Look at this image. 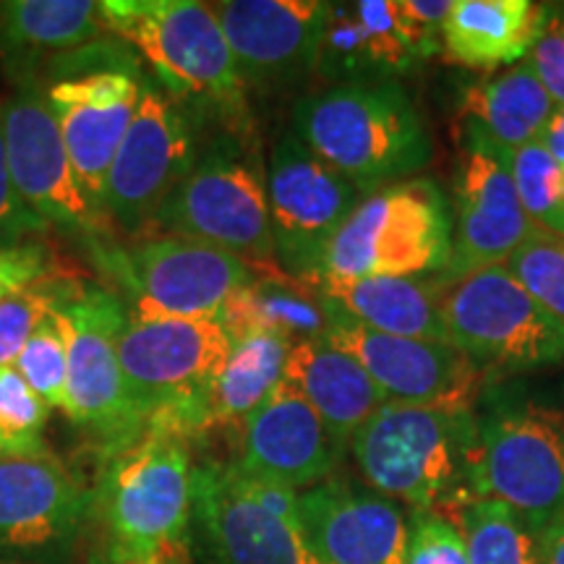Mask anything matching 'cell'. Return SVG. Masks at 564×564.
<instances>
[{
	"mask_svg": "<svg viewBox=\"0 0 564 564\" xmlns=\"http://www.w3.org/2000/svg\"><path fill=\"white\" fill-rule=\"evenodd\" d=\"M282 382L314 408L343 449L366 419L387 403V394L364 366L324 335L291 345Z\"/></svg>",
	"mask_w": 564,
	"mask_h": 564,
	"instance_id": "cb8c5ba5",
	"label": "cell"
},
{
	"mask_svg": "<svg viewBox=\"0 0 564 564\" xmlns=\"http://www.w3.org/2000/svg\"><path fill=\"white\" fill-rule=\"evenodd\" d=\"M539 564H564V514L539 535Z\"/></svg>",
	"mask_w": 564,
	"mask_h": 564,
	"instance_id": "b9f144b4",
	"label": "cell"
},
{
	"mask_svg": "<svg viewBox=\"0 0 564 564\" xmlns=\"http://www.w3.org/2000/svg\"><path fill=\"white\" fill-rule=\"evenodd\" d=\"M95 0H9L0 3V58L11 79H40L42 61H55L108 34Z\"/></svg>",
	"mask_w": 564,
	"mask_h": 564,
	"instance_id": "d4e9b609",
	"label": "cell"
},
{
	"mask_svg": "<svg viewBox=\"0 0 564 564\" xmlns=\"http://www.w3.org/2000/svg\"><path fill=\"white\" fill-rule=\"evenodd\" d=\"M217 319L223 322L230 337L264 329L291 343L322 337L329 327L322 295L312 299L301 291L299 282L280 278H253L249 285L238 288L225 301Z\"/></svg>",
	"mask_w": 564,
	"mask_h": 564,
	"instance_id": "f1b7e54d",
	"label": "cell"
},
{
	"mask_svg": "<svg viewBox=\"0 0 564 564\" xmlns=\"http://www.w3.org/2000/svg\"><path fill=\"white\" fill-rule=\"evenodd\" d=\"M343 453L314 408L280 382L278 390L241 421V453L236 465L243 474L299 491L333 478Z\"/></svg>",
	"mask_w": 564,
	"mask_h": 564,
	"instance_id": "7402d4cb",
	"label": "cell"
},
{
	"mask_svg": "<svg viewBox=\"0 0 564 564\" xmlns=\"http://www.w3.org/2000/svg\"><path fill=\"white\" fill-rule=\"evenodd\" d=\"M17 371L24 382L32 387L34 394L47 403V408L66 411V382H68V350L53 308L37 324L24 350L17 358Z\"/></svg>",
	"mask_w": 564,
	"mask_h": 564,
	"instance_id": "e575fe53",
	"label": "cell"
},
{
	"mask_svg": "<svg viewBox=\"0 0 564 564\" xmlns=\"http://www.w3.org/2000/svg\"><path fill=\"white\" fill-rule=\"evenodd\" d=\"M400 564H470L460 528L442 512H415Z\"/></svg>",
	"mask_w": 564,
	"mask_h": 564,
	"instance_id": "8d00e7d4",
	"label": "cell"
},
{
	"mask_svg": "<svg viewBox=\"0 0 564 564\" xmlns=\"http://www.w3.org/2000/svg\"><path fill=\"white\" fill-rule=\"evenodd\" d=\"M333 3L324 0H223L212 6L246 87L291 84L316 66Z\"/></svg>",
	"mask_w": 564,
	"mask_h": 564,
	"instance_id": "44dd1931",
	"label": "cell"
},
{
	"mask_svg": "<svg viewBox=\"0 0 564 564\" xmlns=\"http://www.w3.org/2000/svg\"><path fill=\"white\" fill-rule=\"evenodd\" d=\"M192 520L209 564H316L301 528L267 510L236 463L196 465Z\"/></svg>",
	"mask_w": 564,
	"mask_h": 564,
	"instance_id": "ac0fdd59",
	"label": "cell"
},
{
	"mask_svg": "<svg viewBox=\"0 0 564 564\" xmlns=\"http://www.w3.org/2000/svg\"><path fill=\"white\" fill-rule=\"evenodd\" d=\"M440 293L449 343L478 366L539 369L564 361V324L505 264L442 282Z\"/></svg>",
	"mask_w": 564,
	"mask_h": 564,
	"instance_id": "30bf717a",
	"label": "cell"
},
{
	"mask_svg": "<svg viewBox=\"0 0 564 564\" xmlns=\"http://www.w3.org/2000/svg\"><path fill=\"white\" fill-rule=\"evenodd\" d=\"M478 421L470 411L387 400L348 444L364 481L415 512L457 510L474 502L470 463ZM444 514V512H442Z\"/></svg>",
	"mask_w": 564,
	"mask_h": 564,
	"instance_id": "6da1fadb",
	"label": "cell"
},
{
	"mask_svg": "<svg viewBox=\"0 0 564 564\" xmlns=\"http://www.w3.org/2000/svg\"><path fill=\"white\" fill-rule=\"evenodd\" d=\"M426 55L413 40L400 0L333 3L314 74L333 87L394 82L413 74Z\"/></svg>",
	"mask_w": 564,
	"mask_h": 564,
	"instance_id": "603a6c76",
	"label": "cell"
},
{
	"mask_svg": "<svg viewBox=\"0 0 564 564\" xmlns=\"http://www.w3.org/2000/svg\"><path fill=\"white\" fill-rule=\"evenodd\" d=\"M0 564H11V562H0Z\"/></svg>",
	"mask_w": 564,
	"mask_h": 564,
	"instance_id": "ee69618b",
	"label": "cell"
},
{
	"mask_svg": "<svg viewBox=\"0 0 564 564\" xmlns=\"http://www.w3.org/2000/svg\"><path fill=\"white\" fill-rule=\"evenodd\" d=\"M199 160L192 110L141 76L137 116L112 160L105 217L126 232L147 230Z\"/></svg>",
	"mask_w": 564,
	"mask_h": 564,
	"instance_id": "5bb4252c",
	"label": "cell"
},
{
	"mask_svg": "<svg viewBox=\"0 0 564 564\" xmlns=\"http://www.w3.org/2000/svg\"><path fill=\"white\" fill-rule=\"evenodd\" d=\"M150 228L220 246L243 259L274 257L267 175L236 137H220L199 154Z\"/></svg>",
	"mask_w": 564,
	"mask_h": 564,
	"instance_id": "52a82bcc",
	"label": "cell"
},
{
	"mask_svg": "<svg viewBox=\"0 0 564 564\" xmlns=\"http://www.w3.org/2000/svg\"><path fill=\"white\" fill-rule=\"evenodd\" d=\"M51 272V257L42 243L24 246L17 251H0V301L32 285Z\"/></svg>",
	"mask_w": 564,
	"mask_h": 564,
	"instance_id": "60d3db41",
	"label": "cell"
},
{
	"mask_svg": "<svg viewBox=\"0 0 564 564\" xmlns=\"http://www.w3.org/2000/svg\"><path fill=\"white\" fill-rule=\"evenodd\" d=\"M366 192L308 150L295 131L282 133L267 171L274 257L295 280L319 282L329 243Z\"/></svg>",
	"mask_w": 564,
	"mask_h": 564,
	"instance_id": "4fadbf2b",
	"label": "cell"
},
{
	"mask_svg": "<svg viewBox=\"0 0 564 564\" xmlns=\"http://www.w3.org/2000/svg\"><path fill=\"white\" fill-rule=\"evenodd\" d=\"M108 30L150 63L158 84L188 110L249 129L246 82L220 19L196 0H102Z\"/></svg>",
	"mask_w": 564,
	"mask_h": 564,
	"instance_id": "3957f363",
	"label": "cell"
},
{
	"mask_svg": "<svg viewBox=\"0 0 564 564\" xmlns=\"http://www.w3.org/2000/svg\"><path fill=\"white\" fill-rule=\"evenodd\" d=\"M91 253L131 293L137 316L207 319L253 280L243 257L181 236L150 238L131 249L105 243Z\"/></svg>",
	"mask_w": 564,
	"mask_h": 564,
	"instance_id": "8fae6325",
	"label": "cell"
},
{
	"mask_svg": "<svg viewBox=\"0 0 564 564\" xmlns=\"http://www.w3.org/2000/svg\"><path fill=\"white\" fill-rule=\"evenodd\" d=\"M549 9L531 0H455L442 26L447 61L494 70L525 61L544 32Z\"/></svg>",
	"mask_w": 564,
	"mask_h": 564,
	"instance_id": "484cf974",
	"label": "cell"
},
{
	"mask_svg": "<svg viewBox=\"0 0 564 564\" xmlns=\"http://www.w3.org/2000/svg\"><path fill=\"white\" fill-rule=\"evenodd\" d=\"M453 209L436 183H390L366 194L337 230L322 278H421L444 272L453 259Z\"/></svg>",
	"mask_w": 564,
	"mask_h": 564,
	"instance_id": "5b68a950",
	"label": "cell"
},
{
	"mask_svg": "<svg viewBox=\"0 0 564 564\" xmlns=\"http://www.w3.org/2000/svg\"><path fill=\"white\" fill-rule=\"evenodd\" d=\"M141 70H95L47 87L63 144L87 199L105 215V188L118 147L137 116Z\"/></svg>",
	"mask_w": 564,
	"mask_h": 564,
	"instance_id": "d6986e66",
	"label": "cell"
},
{
	"mask_svg": "<svg viewBox=\"0 0 564 564\" xmlns=\"http://www.w3.org/2000/svg\"><path fill=\"white\" fill-rule=\"evenodd\" d=\"M3 141L11 181L42 223L89 243H108V217L84 194L40 79H19L3 102Z\"/></svg>",
	"mask_w": 564,
	"mask_h": 564,
	"instance_id": "7c38bea8",
	"label": "cell"
},
{
	"mask_svg": "<svg viewBox=\"0 0 564 564\" xmlns=\"http://www.w3.org/2000/svg\"><path fill=\"white\" fill-rule=\"evenodd\" d=\"M53 316L68 350L63 413L76 426L100 436L112 453L139 440L144 432L133 421L118 358V340L131 316L121 295L68 282L53 306Z\"/></svg>",
	"mask_w": 564,
	"mask_h": 564,
	"instance_id": "ba28073f",
	"label": "cell"
},
{
	"mask_svg": "<svg viewBox=\"0 0 564 564\" xmlns=\"http://www.w3.org/2000/svg\"><path fill=\"white\" fill-rule=\"evenodd\" d=\"M324 308L329 324L324 337L350 352L387 394V400L460 413L474 408L484 371L460 348L449 343L373 333L352 322L335 303L324 301Z\"/></svg>",
	"mask_w": 564,
	"mask_h": 564,
	"instance_id": "2e32d148",
	"label": "cell"
},
{
	"mask_svg": "<svg viewBox=\"0 0 564 564\" xmlns=\"http://www.w3.org/2000/svg\"><path fill=\"white\" fill-rule=\"evenodd\" d=\"M295 137L333 171L366 194L419 173L432 158V139L398 82L340 84L295 108Z\"/></svg>",
	"mask_w": 564,
	"mask_h": 564,
	"instance_id": "7a4b0ae2",
	"label": "cell"
},
{
	"mask_svg": "<svg viewBox=\"0 0 564 564\" xmlns=\"http://www.w3.org/2000/svg\"><path fill=\"white\" fill-rule=\"evenodd\" d=\"M453 259L440 282L502 267L539 228L531 223L514 188L510 154L465 133V152L455 181Z\"/></svg>",
	"mask_w": 564,
	"mask_h": 564,
	"instance_id": "e0dca14e",
	"label": "cell"
},
{
	"mask_svg": "<svg viewBox=\"0 0 564 564\" xmlns=\"http://www.w3.org/2000/svg\"><path fill=\"white\" fill-rule=\"evenodd\" d=\"M51 408L34 394L17 366L0 369V457L51 455L45 426Z\"/></svg>",
	"mask_w": 564,
	"mask_h": 564,
	"instance_id": "d6a6232c",
	"label": "cell"
},
{
	"mask_svg": "<svg viewBox=\"0 0 564 564\" xmlns=\"http://www.w3.org/2000/svg\"><path fill=\"white\" fill-rule=\"evenodd\" d=\"M562 9H564V6H562Z\"/></svg>",
	"mask_w": 564,
	"mask_h": 564,
	"instance_id": "f6af8a7d",
	"label": "cell"
},
{
	"mask_svg": "<svg viewBox=\"0 0 564 564\" xmlns=\"http://www.w3.org/2000/svg\"><path fill=\"white\" fill-rule=\"evenodd\" d=\"M95 514L84 489L58 457H0V560L68 564Z\"/></svg>",
	"mask_w": 564,
	"mask_h": 564,
	"instance_id": "9a60e30c",
	"label": "cell"
},
{
	"mask_svg": "<svg viewBox=\"0 0 564 564\" xmlns=\"http://www.w3.org/2000/svg\"><path fill=\"white\" fill-rule=\"evenodd\" d=\"M470 564H539V541L497 499H474L457 512Z\"/></svg>",
	"mask_w": 564,
	"mask_h": 564,
	"instance_id": "4dcf8cb0",
	"label": "cell"
},
{
	"mask_svg": "<svg viewBox=\"0 0 564 564\" xmlns=\"http://www.w3.org/2000/svg\"><path fill=\"white\" fill-rule=\"evenodd\" d=\"M291 345L285 337L264 329L232 337L228 364L212 392L209 429L241 423L278 390Z\"/></svg>",
	"mask_w": 564,
	"mask_h": 564,
	"instance_id": "f546056e",
	"label": "cell"
},
{
	"mask_svg": "<svg viewBox=\"0 0 564 564\" xmlns=\"http://www.w3.org/2000/svg\"><path fill=\"white\" fill-rule=\"evenodd\" d=\"M533 74L544 84L556 108H564V9L549 11L544 32L528 53Z\"/></svg>",
	"mask_w": 564,
	"mask_h": 564,
	"instance_id": "f35d334b",
	"label": "cell"
},
{
	"mask_svg": "<svg viewBox=\"0 0 564 564\" xmlns=\"http://www.w3.org/2000/svg\"><path fill=\"white\" fill-rule=\"evenodd\" d=\"M554 110V100L528 61L474 82L460 102L465 133L507 154L541 141Z\"/></svg>",
	"mask_w": 564,
	"mask_h": 564,
	"instance_id": "83f0119b",
	"label": "cell"
},
{
	"mask_svg": "<svg viewBox=\"0 0 564 564\" xmlns=\"http://www.w3.org/2000/svg\"><path fill=\"white\" fill-rule=\"evenodd\" d=\"M232 337L217 316H129L118 340L126 398L141 432L188 440L209 429V403L228 364Z\"/></svg>",
	"mask_w": 564,
	"mask_h": 564,
	"instance_id": "277c9868",
	"label": "cell"
},
{
	"mask_svg": "<svg viewBox=\"0 0 564 564\" xmlns=\"http://www.w3.org/2000/svg\"><path fill=\"white\" fill-rule=\"evenodd\" d=\"M316 291L324 301L335 303L352 322L373 333L449 343L442 316V293L434 280L322 278Z\"/></svg>",
	"mask_w": 564,
	"mask_h": 564,
	"instance_id": "4316f807",
	"label": "cell"
},
{
	"mask_svg": "<svg viewBox=\"0 0 564 564\" xmlns=\"http://www.w3.org/2000/svg\"><path fill=\"white\" fill-rule=\"evenodd\" d=\"M474 499H497L539 535L564 514V413L514 405L478 421Z\"/></svg>",
	"mask_w": 564,
	"mask_h": 564,
	"instance_id": "8992f818",
	"label": "cell"
},
{
	"mask_svg": "<svg viewBox=\"0 0 564 564\" xmlns=\"http://www.w3.org/2000/svg\"><path fill=\"white\" fill-rule=\"evenodd\" d=\"M192 478L188 444L173 432L147 429L139 440L116 449L95 491L102 539L123 546L192 539Z\"/></svg>",
	"mask_w": 564,
	"mask_h": 564,
	"instance_id": "9c48e42d",
	"label": "cell"
},
{
	"mask_svg": "<svg viewBox=\"0 0 564 564\" xmlns=\"http://www.w3.org/2000/svg\"><path fill=\"white\" fill-rule=\"evenodd\" d=\"M66 285L68 282L63 280L42 278L0 301V369L17 366L26 340L37 329V324L51 314Z\"/></svg>",
	"mask_w": 564,
	"mask_h": 564,
	"instance_id": "d590c367",
	"label": "cell"
},
{
	"mask_svg": "<svg viewBox=\"0 0 564 564\" xmlns=\"http://www.w3.org/2000/svg\"><path fill=\"white\" fill-rule=\"evenodd\" d=\"M541 144L560 162V167H564V108L554 110L552 121H549L544 137H541Z\"/></svg>",
	"mask_w": 564,
	"mask_h": 564,
	"instance_id": "7bdbcfd3",
	"label": "cell"
},
{
	"mask_svg": "<svg viewBox=\"0 0 564 564\" xmlns=\"http://www.w3.org/2000/svg\"><path fill=\"white\" fill-rule=\"evenodd\" d=\"M51 225L42 223L21 199L11 181L3 141V102H0V251H17L40 243Z\"/></svg>",
	"mask_w": 564,
	"mask_h": 564,
	"instance_id": "74e56055",
	"label": "cell"
},
{
	"mask_svg": "<svg viewBox=\"0 0 564 564\" xmlns=\"http://www.w3.org/2000/svg\"><path fill=\"white\" fill-rule=\"evenodd\" d=\"M89 564H192V539L165 541L158 546H123L102 539Z\"/></svg>",
	"mask_w": 564,
	"mask_h": 564,
	"instance_id": "ab89813d",
	"label": "cell"
},
{
	"mask_svg": "<svg viewBox=\"0 0 564 564\" xmlns=\"http://www.w3.org/2000/svg\"><path fill=\"white\" fill-rule=\"evenodd\" d=\"M299 528L316 564H400L408 535L394 499L345 478L299 494Z\"/></svg>",
	"mask_w": 564,
	"mask_h": 564,
	"instance_id": "ffe728a7",
	"label": "cell"
},
{
	"mask_svg": "<svg viewBox=\"0 0 564 564\" xmlns=\"http://www.w3.org/2000/svg\"><path fill=\"white\" fill-rule=\"evenodd\" d=\"M510 171L531 223L564 241V171L541 141L514 150Z\"/></svg>",
	"mask_w": 564,
	"mask_h": 564,
	"instance_id": "1f68e13d",
	"label": "cell"
},
{
	"mask_svg": "<svg viewBox=\"0 0 564 564\" xmlns=\"http://www.w3.org/2000/svg\"><path fill=\"white\" fill-rule=\"evenodd\" d=\"M512 278L564 324V241L539 230L505 264Z\"/></svg>",
	"mask_w": 564,
	"mask_h": 564,
	"instance_id": "836d02e7",
	"label": "cell"
}]
</instances>
